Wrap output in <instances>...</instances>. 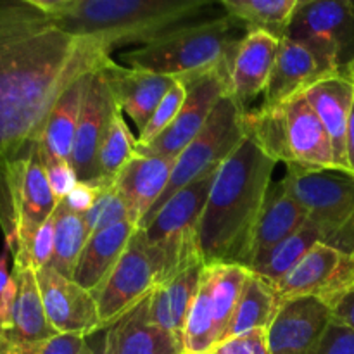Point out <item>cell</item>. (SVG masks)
<instances>
[{
	"mask_svg": "<svg viewBox=\"0 0 354 354\" xmlns=\"http://www.w3.org/2000/svg\"><path fill=\"white\" fill-rule=\"evenodd\" d=\"M113 62L111 52L62 30L33 0L0 2V158L37 144L62 92Z\"/></svg>",
	"mask_w": 354,
	"mask_h": 354,
	"instance_id": "obj_1",
	"label": "cell"
},
{
	"mask_svg": "<svg viewBox=\"0 0 354 354\" xmlns=\"http://www.w3.org/2000/svg\"><path fill=\"white\" fill-rule=\"evenodd\" d=\"M277 162L251 138L220 166L201 218L204 263H235L248 268L249 248Z\"/></svg>",
	"mask_w": 354,
	"mask_h": 354,
	"instance_id": "obj_2",
	"label": "cell"
},
{
	"mask_svg": "<svg viewBox=\"0 0 354 354\" xmlns=\"http://www.w3.org/2000/svg\"><path fill=\"white\" fill-rule=\"evenodd\" d=\"M62 30L97 41L107 52L149 44L189 23L209 0H33Z\"/></svg>",
	"mask_w": 354,
	"mask_h": 354,
	"instance_id": "obj_3",
	"label": "cell"
},
{
	"mask_svg": "<svg viewBox=\"0 0 354 354\" xmlns=\"http://www.w3.org/2000/svg\"><path fill=\"white\" fill-rule=\"evenodd\" d=\"M245 28L230 16L185 23L149 44L124 52L127 68L185 78L216 68H234Z\"/></svg>",
	"mask_w": 354,
	"mask_h": 354,
	"instance_id": "obj_4",
	"label": "cell"
},
{
	"mask_svg": "<svg viewBox=\"0 0 354 354\" xmlns=\"http://www.w3.org/2000/svg\"><path fill=\"white\" fill-rule=\"evenodd\" d=\"M244 124L245 137L275 162L287 168L339 169L330 138L304 95L283 106L248 109Z\"/></svg>",
	"mask_w": 354,
	"mask_h": 354,
	"instance_id": "obj_5",
	"label": "cell"
},
{
	"mask_svg": "<svg viewBox=\"0 0 354 354\" xmlns=\"http://www.w3.org/2000/svg\"><path fill=\"white\" fill-rule=\"evenodd\" d=\"M216 173L218 169L183 187L138 228L154 265L158 287L204 263L199 227Z\"/></svg>",
	"mask_w": 354,
	"mask_h": 354,
	"instance_id": "obj_6",
	"label": "cell"
},
{
	"mask_svg": "<svg viewBox=\"0 0 354 354\" xmlns=\"http://www.w3.org/2000/svg\"><path fill=\"white\" fill-rule=\"evenodd\" d=\"M57 206L38 142L19 156L0 158V228L14 263L24 258L33 235Z\"/></svg>",
	"mask_w": 354,
	"mask_h": 354,
	"instance_id": "obj_7",
	"label": "cell"
},
{
	"mask_svg": "<svg viewBox=\"0 0 354 354\" xmlns=\"http://www.w3.org/2000/svg\"><path fill=\"white\" fill-rule=\"evenodd\" d=\"M282 185L324 244L354 252V176L339 169L287 168Z\"/></svg>",
	"mask_w": 354,
	"mask_h": 354,
	"instance_id": "obj_8",
	"label": "cell"
},
{
	"mask_svg": "<svg viewBox=\"0 0 354 354\" xmlns=\"http://www.w3.org/2000/svg\"><path fill=\"white\" fill-rule=\"evenodd\" d=\"M244 114L245 109L230 93L216 104L199 135L176 158L168 187L138 228L144 227L169 197L201 176L220 169V166L241 147L245 140Z\"/></svg>",
	"mask_w": 354,
	"mask_h": 354,
	"instance_id": "obj_9",
	"label": "cell"
},
{
	"mask_svg": "<svg viewBox=\"0 0 354 354\" xmlns=\"http://www.w3.org/2000/svg\"><path fill=\"white\" fill-rule=\"evenodd\" d=\"M286 38L301 44L346 75L354 61V3L349 0H299Z\"/></svg>",
	"mask_w": 354,
	"mask_h": 354,
	"instance_id": "obj_10",
	"label": "cell"
},
{
	"mask_svg": "<svg viewBox=\"0 0 354 354\" xmlns=\"http://www.w3.org/2000/svg\"><path fill=\"white\" fill-rule=\"evenodd\" d=\"M182 80L187 88L185 100L175 121L147 145H137L142 156L178 158L183 149L199 135L216 104L230 93L232 68H216Z\"/></svg>",
	"mask_w": 354,
	"mask_h": 354,
	"instance_id": "obj_11",
	"label": "cell"
},
{
	"mask_svg": "<svg viewBox=\"0 0 354 354\" xmlns=\"http://www.w3.org/2000/svg\"><path fill=\"white\" fill-rule=\"evenodd\" d=\"M353 287L354 252L318 242L273 289L280 306L297 297H317L334 310Z\"/></svg>",
	"mask_w": 354,
	"mask_h": 354,
	"instance_id": "obj_12",
	"label": "cell"
},
{
	"mask_svg": "<svg viewBox=\"0 0 354 354\" xmlns=\"http://www.w3.org/2000/svg\"><path fill=\"white\" fill-rule=\"evenodd\" d=\"M156 289H158V277H156L154 265L140 230L137 228L120 261L116 263L100 289L93 294L104 328L130 313Z\"/></svg>",
	"mask_w": 354,
	"mask_h": 354,
	"instance_id": "obj_13",
	"label": "cell"
},
{
	"mask_svg": "<svg viewBox=\"0 0 354 354\" xmlns=\"http://www.w3.org/2000/svg\"><path fill=\"white\" fill-rule=\"evenodd\" d=\"M111 66L95 71L90 76L78 128H76L71 161H69L75 168L80 182L92 183V185L99 182L97 161H99L100 144H102V138L109 128L114 113L120 109L116 99H114L113 88H111L109 71H107Z\"/></svg>",
	"mask_w": 354,
	"mask_h": 354,
	"instance_id": "obj_14",
	"label": "cell"
},
{
	"mask_svg": "<svg viewBox=\"0 0 354 354\" xmlns=\"http://www.w3.org/2000/svg\"><path fill=\"white\" fill-rule=\"evenodd\" d=\"M48 324L57 334L86 337L104 328L92 292L50 266L35 272Z\"/></svg>",
	"mask_w": 354,
	"mask_h": 354,
	"instance_id": "obj_15",
	"label": "cell"
},
{
	"mask_svg": "<svg viewBox=\"0 0 354 354\" xmlns=\"http://www.w3.org/2000/svg\"><path fill=\"white\" fill-rule=\"evenodd\" d=\"M332 324V310L317 297L282 303L268 328L270 354H311Z\"/></svg>",
	"mask_w": 354,
	"mask_h": 354,
	"instance_id": "obj_16",
	"label": "cell"
},
{
	"mask_svg": "<svg viewBox=\"0 0 354 354\" xmlns=\"http://www.w3.org/2000/svg\"><path fill=\"white\" fill-rule=\"evenodd\" d=\"M334 76H341V73L330 68L327 62L322 61L301 44L283 38L280 40L279 54L263 93V106H283L304 95L317 83Z\"/></svg>",
	"mask_w": 354,
	"mask_h": 354,
	"instance_id": "obj_17",
	"label": "cell"
},
{
	"mask_svg": "<svg viewBox=\"0 0 354 354\" xmlns=\"http://www.w3.org/2000/svg\"><path fill=\"white\" fill-rule=\"evenodd\" d=\"M175 162L176 158L135 154L114 178V187L127 203L130 221L137 228L161 199Z\"/></svg>",
	"mask_w": 354,
	"mask_h": 354,
	"instance_id": "obj_18",
	"label": "cell"
},
{
	"mask_svg": "<svg viewBox=\"0 0 354 354\" xmlns=\"http://www.w3.org/2000/svg\"><path fill=\"white\" fill-rule=\"evenodd\" d=\"M183 337L149 317V297L107 327L104 354H183Z\"/></svg>",
	"mask_w": 354,
	"mask_h": 354,
	"instance_id": "obj_19",
	"label": "cell"
},
{
	"mask_svg": "<svg viewBox=\"0 0 354 354\" xmlns=\"http://www.w3.org/2000/svg\"><path fill=\"white\" fill-rule=\"evenodd\" d=\"M107 71L118 107L130 118L140 133L169 88L175 85L176 78L131 69L118 62H114Z\"/></svg>",
	"mask_w": 354,
	"mask_h": 354,
	"instance_id": "obj_20",
	"label": "cell"
},
{
	"mask_svg": "<svg viewBox=\"0 0 354 354\" xmlns=\"http://www.w3.org/2000/svg\"><path fill=\"white\" fill-rule=\"evenodd\" d=\"M279 45V38L265 31H249L242 38L232 68L230 95L245 111L256 97L265 93Z\"/></svg>",
	"mask_w": 354,
	"mask_h": 354,
	"instance_id": "obj_21",
	"label": "cell"
},
{
	"mask_svg": "<svg viewBox=\"0 0 354 354\" xmlns=\"http://www.w3.org/2000/svg\"><path fill=\"white\" fill-rule=\"evenodd\" d=\"M304 97L320 118L330 138L337 168L348 173L346 144H348L349 118L354 104V83L344 75L334 76L317 83L313 88L304 93Z\"/></svg>",
	"mask_w": 354,
	"mask_h": 354,
	"instance_id": "obj_22",
	"label": "cell"
},
{
	"mask_svg": "<svg viewBox=\"0 0 354 354\" xmlns=\"http://www.w3.org/2000/svg\"><path fill=\"white\" fill-rule=\"evenodd\" d=\"M306 223V211L287 192L282 182L270 187L249 248L248 268Z\"/></svg>",
	"mask_w": 354,
	"mask_h": 354,
	"instance_id": "obj_23",
	"label": "cell"
},
{
	"mask_svg": "<svg viewBox=\"0 0 354 354\" xmlns=\"http://www.w3.org/2000/svg\"><path fill=\"white\" fill-rule=\"evenodd\" d=\"M135 232L137 227L131 221H121L90 235L76 263L73 280L95 294L120 261Z\"/></svg>",
	"mask_w": 354,
	"mask_h": 354,
	"instance_id": "obj_24",
	"label": "cell"
},
{
	"mask_svg": "<svg viewBox=\"0 0 354 354\" xmlns=\"http://www.w3.org/2000/svg\"><path fill=\"white\" fill-rule=\"evenodd\" d=\"M92 75L93 73H88L73 82L54 104L45 121L40 140H38V147L41 152L64 159V161H71L83 99H85L86 86Z\"/></svg>",
	"mask_w": 354,
	"mask_h": 354,
	"instance_id": "obj_25",
	"label": "cell"
},
{
	"mask_svg": "<svg viewBox=\"0 0 354 354\" xmlns=\"http://www.w3.org/2000/svg\"><path fill=\"white\" fill-rule=\"evenodd\" d=\"M204 263L159 286L149 296V317L159 327L183 337L187 317L201 287Z\"/></svg>",
	"mask_w": 354,
	"mask_h": 354,
	"instance_id": "obj_26",
	"label": "cell"
},
{
	"mask_svg": "<svg viewBox=\"0 0 354 354\" xmlns=\"http://www.w3.org/2000/svg\"><path fill=\"white\" fill-rule=\"evenodd\" d=\"M12 275L17 282V297L14 304L12 328L2 337L19 342H37L57 335L48 324L38 289L37 275L31 268H14Z\"/></svg>",
	"mask_w": 354,
	"mask_h": 354,
	"instance_id": "obj_27",
	"label": "cell"
},
{
	"mask_svg": "<svg viewBox=\"0 0 354 354\" xmlns=\"http://www.w3.org/2000/svg\"><path fill=\"white\" fill-rule=\"evenodd\" d=\"M279 308V297L272 283L251 272L221 342L256 330H268Z\"/></svg>",
	"mask_w": 354,
	"mask_h": 354,
	"instance_id": "obj_28",
	"label": "cell"
},
{
	"mask_svg": "<svg viewBox=\"0 0 354 354\" xmlns=\"http://www.w3.org/2000/svg\"><path fill=\"white\" fill-rule=\"evenodd\" d=\"M249 275L251 270L235 263H204L201 282L207 289L213 303L214 324H216L220 342L234 317Z\"/></svg>",
	"mask_w": 354,
	"mask_h": 354,
	"instance_id": "obj_29",
	"label": "cell"
},
{
	"mask_svg": "<svg viewBox=\"0 0 354 354\" xmlns=\"http://www.w3.org/2000/svg\"><path fill=\"white\" fill-rule=\"evenodd\" d=\"M299 0H220L225 14L245 28L283 40Z\"/></svg>",
	"mask_w": 354,
	"mask_h": 354,
	"instance_id": "obj_30",
	"label": "cell"
},
{
	"mask_svg": "<svg viewBox=\"0 0 354 354\" xmlns=\"http://www.w3.org/2000/svg\"><path fill=\"white\" fill-rule=\"evenodd\" d=\"M318 242H322L318 232L310 223H306L301 230H297L296 234L277 244L263 258H259L249 270L261 277V279H265L272 286H275Z\"/></svg>",
	"mask_w": 354,
	"mask_h": 354,
	"instance_id": "obj_31",
	"label": "cell"
},
{
	"mask_svg": "<svg viewBox=\"0 0 354 354\" xmlns=\"http://www.w3.org/2000/svg\"><path fill=\"white\" fill-rule=\"evenodd\" d=\"M54 218V256H52V261L48 266L66 279H73L76 263H78L80 254H82L83 248L90 237L88 228H86L83 216L71 213L61 203L55 209Z\"/></svg>",
	"mask_w": 354,
	"mask_h": 354,
	"instance_id": "obj_32",
	"label": "cell"
},
{
	"mask_svg": "<svg viewBox=\"0 0 354 354\" xmlns=\"http://www.w3.org/2000/svg\"><path fill=\"white\" fill-rule=\"evenodd\" d=\"M135 147H137V138L133 137L130 127L124 121L123 113L118 109L100 144L99 161H97L99 182L95 185H111L118 173L124 168V165L137 154Z\"/></svg>",
	"mask_w": 354,
	"mask_h": 354,
	"instance_id": "obj_33",
	"label": "cell"
},
{
	"mask_svg": "<svg viewBox=\"0 0 354 354\" xmlns=\"http://www.w3.org/2000/svg\"><path fill=\"white\" fill-rule=\"evenodd\" d=\"M183 344H185V353H213L220 346L213 303L203 282L187 317Z\"/></svg>",
	"mask_w": 354,
	"mask_h": 354,
	"instance_id": "obj_34",
	"label": "cell"
},
{
	"mask_svg": "<svg viewBox=\"0 0 354 354\" xmlns=\"http://www.w3.org/2000/svg\"><path fill=\"white\" fill-rule=\"evenodd\" d=\"M83 220H85L90 235L121 223V221H130L127 203L116 190L114 183L100 189L92 209L83 216Z\"/></svg>",
	"mask_w": 354,
	"mask_h": 354,
	"instance_id": "obj_35",
	"label": "cell"
},
{
	"mask_svg": "<svg viewBox=\"0 0 354 354\" xmlns=\"http://www.w3.org/2000/svg\"><path fill=\"white\" fill-rule=\"evenodd\" d=\"M86 349L85 337L57 334L37 342H19L0 335V354H83Z\"/></svg>",
	"mask_w": 354,
	"mask_h": 354,
	"instance_id": "obj_36",
	"label": "cell"
},
{
	"mask_svg": "<svg viewBox=\"0 0 354 354\" xmlns=\"http://www.w3.org/2000/svg\"><path fill=\"white\" fill-rule=\"evenodd\" d=\"M187 88L183 85L182 80L176 78L175 85L169 88V92L166 93L165 99L161 100V104L158 106V109L154 111L152 118L149 120V123L145 124L144 130L138 133L137 145H147L151 144L152 140L159 137L169 124L175 121L176 114L180 113L183 106V100H185Z\"/></svg>",
	"mask_w": 354,
	"mask_h": 354,
	"instance_id": "obj_37",
	"label": "cell"
},
{
	"mask_svg": "<svg viewBox=\"0 0 354 354\" xmlns=\"http://www.w3.org/2000/svg\"><path fill=\"white\" fill-rule=\"evenodd\" d=\"M54 237H55V218L52 214L33 235L26 254L21 261L14 263V268H31L41 270L50 265L54 256Z\"/></svg>",
	"mask_w": 354,
	"mask_h": 354,
	"instance_id": "obj_38",
	"label": "cell"
},
{
	"mask_svg": "<svg viewBox=\"0 0 354 354\" xmlns=\"http://www.w3.org/2000/svg\"><path fill=\"white\" fill-rule=\"evenodd\" d=\"M41 161H44L45 173H47L48 185H50L52 194L57 199V203L64 201L68 197V194L78 185V176H76L75 168L71 166V162L64 161V159H59L55 156L45 154L40 151Z\"/></svg>",
	"mask_w": 354,
	"mask_h": 354,
	"instance_id": "obj_39",
	"label": "cell"
},
{
	"mask_svg": "<svg viewBox=\"0 0 354 354\" xmlns=\"http://www.w3.org/2000/svg\"><path fill=\"white\" fill-rule=\"evenodd\" d=\"M311 354H354V330L332 320Z\"/></svg>",
	"mask_w": 354,
	"mask_h": 354,
	"instance_id": "obj_40",
	"label": "cell"
},
{
	"mask_svg": "<svg viewBox=\"0 0 354 354\" xmlns=\"http://www.w3.org/2000/svg\"><path fill=\"white\" fill-rule=\"evenodd\" d=\"M213 354H270L268 330H256L221 342Z\"/></svg>",
	"mask_w": 354,
	"mask_h": 354,
	"instance_id": "obj_41",
	"label": "cell"
},
{
	"mask_svg": "<svg viewBox=\"0 0 354 354\" xmlns=\"http://www.w3.org/2000/svg\"><path fill=\"white\" fill-rule=\"evenodd\" d=\"M100 189H102V187L92 185V183L78 182V185L68 194V197H66L64 201H61V204L66 207V209L71 211V213L80 214V216H85V214L92 209Z\"/></svg>",
	"mask_w": 354,
	"mask_h": 354,
	"instance_id": "obj_42",
	"label": "cell"
},
{
	"mask_svg": "<svg viewBox=\"0 0 354 354\" xmlns=\"http://www.w3.org/2000/svg\"><path fill=\"white\" fill-rule=\"evenodd\" d=\"M17 297V282L14 275H10L9 283L0 294V334H7L12 328L14 304Z\"/></svg>",
	"mask_w": 354,
	"mask_h": 354,
	"instance_id": "obj_43",
	"label": "cell"
},
{
	"mask_svg": "<svg viewBox=\"0 0 354 354\" xmlns=\"http://www.w3.org/2000/svg\"><path fill=\"white\" fill-rule=\"evenodd\" d=\"M332 320L354 330V287L332 310Z\"/></svg>",
	"mask_w": 354,
	"mask_h": 354,
	"instance_id": "obj_44",
	"label": "cell"
},
{
	"mask_svg": "<svg viewBox=\"0 0 354 354\" xmlns=\"http://www.w3.org/2000/svg\"><path fill=\"white\" fill-rule=\"evenodd\" d=\"M346 158H348V173L354 176V104L351 109V118H349V130H348V144H346Z\"/></svg>",
	"mask_w": 354,
	"mask_h": 354,
	"instance_id": "obj_45",
	"label": "cell"
},
{
	"mask_svg": "<svg viewBox=\"0 0 354 354\" xmlns=\"http://www.w3.org/2000/svg\"><path fill=\"white\" fill-rule=\"evenodd\" d=\"M9 256L10 251L3 245V251L0 252V294L6 289L10 280V275H12V273H9Z\"/></svg>",
	"mask_w": 354,
	"mask_h": 354,
	"instance_id": "obj_46",
	"label": "cell"
},
{
	"mask_svg": "<svg viewBox=\"0 0 354 354\" xmlns=\"http://www.w3.org/2000/svg\"><path fill=\"white\" fill-rule=\"evenodd\" d=\"M344 76H348V78L354 83V61L351 62V66H349V68L346 69V75Z\"/></svg>",
	"mask_w": 354,
	"mask_h": 354,
	"instance_id": "obj_47",
	"label": "cell"
},
{
	"mask_svg": "<svg viewBox=\"0 0 354 354\" xmlns=\"http://www.w3.org/2000/svg\"><path fill=\"white\" fill-rule=\"evenodd\" d=\"M83 354H95V353H93V351H92V349H90V348H88V346H86V349H85V351H83Z\"/></svg>",
	"mask_w": 354,
	"mask_h": 354,
	"instance_id": "obj_48",
	"label": "cell"
},
{
	"mask_svg": "<svg viewBox=\"0 0 354 354\" xmlns=\"http://www.w3.org/2000/svg\"><path fill=\"white\" fill-rule=\"evenodd\" d=\"M183 354H213V353H183Z\"/></svg>",
	"mask_w": 354,
	"mask_h": 354,
	"instance_id": "obj_49",
	"label": "cell"
}]
</instances>
